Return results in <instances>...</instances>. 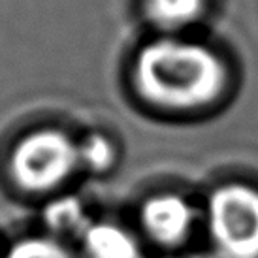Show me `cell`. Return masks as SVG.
I'll use <instances>...</instances> for the list:
<instances>
[{
    "label": "cell",
    "instance_id": "1",
    "mask_svg": "<svg viewBox=\"0 0 258 258\" xmlns=\"http://www.w3.org/2000/svg\"><path fill=\"white\" fill-rule=\"evenodd\" d=\"M228 70L213 49L177 34L145 43L134 62L140 96L157 108L192 111L221 98Z\"/></svg>",
    "mask_w": 258,
    "mask_h": 258
},
{
    "label": "cell",
    "instance_id": "2",
    "mask_svg": "<svg viewBox=\"0 0 258 258\" xmlns=\"http://www.w3.org/2000/svg\"><path fill=\"white\" fill-rule=\"evenodd\" d=\"M209 249L221 258H258V190L228 183L209 194L202 213Z\"/></svg>",
    "mask_w": 258,
    "mask_h": 258
},
{
    "label": "cell",
    "instance_id": "3",
    "mask_svg": "<svg viewBox=\"0 0 258 258\" xmlns=\"http://www.w3.org/2000/svg\"><path fill=\"white\" fill-rule=\"evenodd\" d=\"M78 170V142L57 128H42L25 136L12 155L14 177L32 192L53 190Z\"/></svg>",
    "mask_w": 258,
    "mask_h": 258
},
{
    "label": "cell",
    "instance_id": "4",
    "mask_svg": "<svg viewBox=\"0 0 258 258\" xmlns=\"http://www.w3.org/2000/svg\"><path fill=\"white\" fill-rule=\"evenodd\" d=\"M202 221L200 211L183 194H155L140 209L145 237L158 247H181L192 237Z\"/></svg>",
    "mask_w": 258,
    "mask_h": 258
},
{
    "label": "cell",
    "instance_id": "5",
    "mask_svg": "<svg viewBox=\"0 0 258 258\" xmlns=\"http://www.w3.org/2000/svg\"><path fill=\"white\" fill-rule=\"evenodd\" d=\"M78 245V258H144L136 234L113 221H93Z\"/></svg>",
    "mask_w": 258,
    "mask_h": 258
},
{
    "label": "cell",
    "instance_id": "6",
    "mask_svg": "<svg viewBox=\"0 0 258 258\" xmlns=\"http://www.w3.org/2000/svg\"><path fill=\"white\" fill-rule=\"evenodd\" d=\"M43 222L49 230L51 237L66 241V239H79L91 226L93 219L78 196L62 194L53 198L43 208Z\"/></svg>",
    "mask_w": 258,
    "mask_h": 258
},
{
    "label": "cell",
    "instance_id": "7",
    "mask_svg": "<svg viewBox=\"0 0 258 258\" xmlns=\"http://www.w3.org/2000/svg\"><path fill=\"white\" fill-rule=\"evenodd\" d=\"M208 0H145V14L157 29L177 34L202 19Z\"/></svg>",
    "mask_w": 258,
    "mask_h": 258
},
{
    "label": "cell",
    "instance_id": "8",
    "mask_svg": "<svg viewBox=\"0 0 258 258\" xmlns=\"http://www.w3.org/2000/svg\"><path fill=\"white\" fill-rule=\"evenodd\" d=\"M79 153V170L100 175L111 170L115 164V147L108 136L100 132L87 134L81 142H78Z\"/></svg>",
    "mask_w": 258,
    "mask_h": 258
},
{
    "label": "cell",
    "instance_id": "9",
    "mask_svg": "<svg viewBox=\"0 0 258 258\" xmlns=\"http://www.w3.org/2000/svg\"><path fill=\"white\" fill-rule=\"evenodd\" d=\"M6 258H78V254L57 237L34 236L17 241Z\"/></svg>",
    "mask_w": 258,
    "mask_h": 258
},
{
    "label": "cell",
    "instance_id": "10",
    "mask_svg": "<svg viewBox=\"0 0 258 258\" xmlns=\"http://www.w3.org/2000/svg\"><path fill=\"white\" fill-rule=\"evenodd\" d=\"M188 258H221L219 254H217L213 249H202V251H196V252H192Z\"/></svg>",
    "mask_w": 258,
    "mask_h": 258
}]
</instances>
